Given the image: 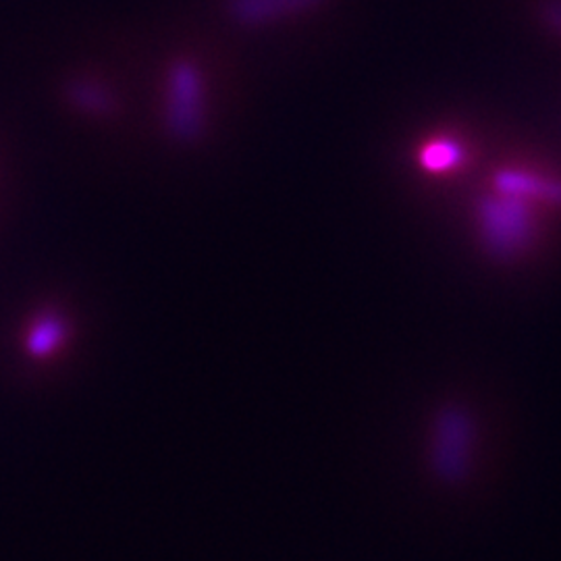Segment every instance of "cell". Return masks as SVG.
<instances>
[{
    "label": "cell",
    "instance_id": "obj_1",
    "mask_svg": "<svg viewBox=\"0 0 561 561\" xmlns=\"http://www.w3.org/2000/svg\"><path fill=\"white\" fill-rule=\"evenodd\" d=\"M482 233L486 245L497 254L518 252L533 236L530 202L497 194L481 206Z\"/></svg>",
    "mask_w": 561,
    "mask_h": 561
},
{
    "label": "cell",
    "instance_id": "obj_2",
    "mask_svg": "<svg viewBox=\"0 0 561 561\" xmlns=\"http://www.w3.org/2000/svg\"><path fill=\"white\" fill-rule=\"evenodd\" d=\"M472 447V424L460 410H449L442 414L437 428L435 466L445 479H460L468 466V456Z\"/></svg>",
    "mask_w": 561,
    "mask_h": 561
},
{
    "label": "cell",
    "instance_id": "obj_3",
    "mask_svg": "<svg viewBox=\"0 0 561 561\" xmlns=\"http://www.w3.org/2000/svg\"><path fill=\"white\" fill-rule=\"evenodd\" d=\"M497 194L514 196L522 201L530 202H551L560 204L561 183L560 181L547 180L539 173H530L524 169H503L493 181Z\"/></svg>",
    "mask_w": 561,
    "mask_h": 561
},
{
    "label": "cell",
    "instance_id": "obj_4",
    "mask_svg": "<svg viewBox=\"0 0 561 561\" xmlns=\"http://www.w3.org/2000/svg\"><path fill=\"white\" fill-rule=\"evenodd\" d=\"M60 340H62V324H60L59 319H42L30 331L27 350L34 356H46L59 345Z\"/></svg>",
    "mask_w": 561,
    "mask_h": 561
},
{
    "label": "cell",
    "instance_id": "obj_5",
    "mask_svg": "<svg viewBox=\"0 0 561 561\" xmlns=\"http://www.w3.org/2000/svg\"><path fill=\"white\" fill-rule=\"evenodd\" d=\"M460 148L451 141H435L431 144L424 154H422V162L426 169L431 171H445V169H451L460 162Z\"/></svg>",
    "mask_w": 561,
    "mask_h": 561
}]
</instances>
